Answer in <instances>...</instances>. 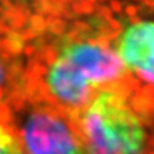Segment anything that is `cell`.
Returning a JSON list of instances; mask_svg holds the SVG:
<instances>
[{
    "label": "cell",
    "instance_id": "obj_1",
    "mask_svg": "<svg viewBox=\"0 0 154 154\" xmlns=\"http://www.w3.org/2000/svg\"><path fill=\"white\" fill-rule=\"evenodd\" d=\"M124 63L109 48L97 43H75L62 50L48 70L46 83L60 102L78 107L94 89L120 78Z\"/></svg>",
    "mask_w": 154,
    "mask_h": 154
},
{
    "label": "cell",
    "instance_id": "obj_2",
    "mask_svg": "<svg viewBox=\"0 0 154 154\" xmlns=\"http://www.w3.org/2000/svg\"><path fill=\"white\" fill-rule=\"evenodd\" d=\"M89 154H142L146 132L128 103L112 91L100 92L82 115Z\"/></svg>",
    "mask_w": 154,
    "mask_h": 154
},
{
    "label": "cell",
    "instance_id": "obj_3",
    "mask_svg": "<svg viewBox=\"0 0 154 154\" xmlns=\"http://www.w3.org/2000/svg\"><path fill=\"white\" fill-rule=\"evenodd\" d=\"M22 135L28 154H85L68 124L49 110L29 114Z\"/></svg>",
    "mask_w": 154,
    "mask_h": 154
},
{
    "label": "cell",
    "instance_id": "obj_4",
    "mask_svg": "<svg viewBox=\"0 0 154 154\" xmlns=\"http://www.w3.org/2000/svg\"><path fill=\"white\" fill-rule=\"evenodd\" d=\"M118 56L144 82L154 84V21L129 26L120 36Z\"/></svg>",
    "mask_w": 154,
    "mask_h": 154
},
{
    "label": "cell",
    "instance_id": "obj_5",
    "mask_svg": "<svg viewBox=\"0 0 154 154\" xmlns=\"http://www.w3.org/2000/svg\"><path fill=\"white\" fill-rule=\"evenodd\" d=\"M0 154H22L20 142L3 124H0Z\"/></svg>",
    "mask_w": 154,
    "mask_h": 154
},
{
    "label": "cell",
    "instance_id": "obj_6",
    "mask_svg": "<svg viewBox=\"0 0 154 154\" xmlns=\"http://www.w3.org/2000/svg\"><path fill=\"white\" fill-rule=\"evenodd\" d=\"M4 79H5V69H4L3 63L0 62V85L4 83Z\"/></svg>",
    "mask_w": 154,
    "mask_h": 154
},
{
    "label": "cell",
    "instance_id": "obj_7",
    "mask_svg": "<svg viewBox=\"0 0 154 154\" xmlns=\"http://www.w3.org/2000/svg\"><path fill=\"white\" fill-rule=\"evenodd\" d=\"M152 154H154V152H153V153H152Z\"/></svg>",
    "mask_w": 154,
    "mask_h": 154
}]
</instances>
